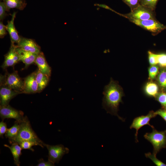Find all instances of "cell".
Instances as JSON below:
<instances>
[{
  "mask_svg": "<svg viewBox=\"0 0 166 166\" xmlns=\"http://www.w3.org/2000/svg\"><path fill=\"white\" fill-rule=\"evenodd\" d=\"M103 94L104 96L102 103L103 108L107 113L117 116L123 121V118L117 114L119 105L122 102L123 95L122 89L118 83L111 79L109 84L105 86Z\"/></svg>",
  "mask_w": 166,
  "mask_h": 166,
  "instance_id": "obj_1",
  "label": "cell"
},
{
  "mask_svg": "<svg viewBox=\"0 0 166 166\" xmlns=\"http://www.w3.org/2000/svg\"><path fill=\"white\" fill-rule=\"evenodd\" d=\"M20 128L18 133L14 138L9 140L10 144H19L24 140L33 142L43 148L45 143L37 136L32 129L30 122L26 116L24 117L23 120L19 122Z\"/></svg>",
  "mask_w": 166,
  "mask_h": 166,
  "instance_id": "obj_2",
  "label": "cell"
},
{
  "mask_svg": "<svg viewBox=\"0 0 166 166\" xmlns=\"http://www.w3.org/2000/svg\"><path fill=\"white\" fill-rule=\"evenodd\" d=\"M144 137L152 144L153 153L156 155L162 149L166 147V130L158 131L154 128L151 132L146 133Z\"/></svg>",
  "mask_w": 166,
  "mask_h": 166,
  "instance_id": "obj_3",
  "label": "cell"
},
{
  "mask_svg": "<svg viewBox=\"0 0 166 166\" xmlns=\"http://www.w3.org/2000/svg\"><path fill=\"white\" fill-rule=\"evenodd\" d=\"M128 20L136 25L150 32L153 35H156L166 30V25L160 23L156 19L143 20L133 19Z\"/></svg>",
  "mask_w": 166,
  "mask_h": 166,
  "instance_id": "obj_4",
  "label": "cell"
},
{
  "mask_svg": "<svg viewBox=\"0 0 166 166\" xmlns=\"http://www.w3.org/2000/svg\"><path fill=\"white\" fill-rule=\"evenodd\" d=\"M121 16L128 19H133L143 20L156 19L154 11L140 5L131 11L129 13L125 14H121Z\"/></svg>",
  "mask_w": 166,
  "mask_h": 166,
  "instance_id": "obj_5",
  "label": "cell"
},
{
  "mask_svg": "<svg viewBox=\"0 0 166 166\" xmlns=\"http://www.w3.org/2000/svg\"><path fill=\"white\" fill-rule=\"evenodd\" d=\"M44 146L48 151V160L54 163H58L63 156L69 152L68 148L61 144L51 145L45 143Z\"/></svg>",
  "mask_w": 166,
  "mask_h": 166,
  "instance_id": "obj_6",
  "label": "cell"
},
{
  "mask_svg": "<svg viewBox=\"0 0 166 166\" xmlns=\"http://www.w3.org/2000/svg\"><path fill=\"white\" fill-rule=\"evenodd\" d=\"M3 80L4 83L2 84L8 86L19 93H23L24 81L19 77L16 71L8 74L5 76Z\"/></svg>",
  "mask_w": 166,
  "mask_h": 166,
  "instance_id": "obj_7",
  "label": "cell"
},
{
  "mask_svg": "<svg viewBox=\"0 0 166 166\" xmlns=\"http://www.w3.org/2000/svg\"><path fill=\"white\" fill-rule=\"evenodd\" d=\"M156 116L155 112L151 111L146 115H142L136 117L134 119L130 128V129L134 128L136 129L135 136L137 142H138L137 135L139 129L146 125H149L152 128H154L153 126L150 124L149 121L151 119L155 117Z\"/></svg>",
  "mask_w": 166,
  "mask_h": 166,
  "instance_id": "obj_8",
  "label": "cell"
},
{
  "mask_svg": "<svg viewBox=\"0 0 166 166\" xmlns=\"http://www.w3.org/2000/svg\"><path fill=\"white\" fill-rule=\"evenodd\" d=\"M0 116L2 120L6 118L13 119L19 122L24 118V113L10 106L9 105L0 106Z\"/></svg>",
  "mask_w": 166,
  "mask_h": 166,
  "instance_id": "obj_9",
  "label": "cell"
},
{
  "mask_svg": "<svg viewBox=\"0 0 166 166\" xmlns=\"http://www.w3.org/2000/svg\"><path fill=\"white\" fill-rule=\"evenodd\" d=\"M16 48V45L11 44L9 51L5 55L4 61L1 66V67L3 69L13 66L20 61Z\"/></svg>",
  "mask_w": 166,
  "mask_h": 166,
  "instance_id": "obj_10",
  "label": "cell"
},
{
  "mask_svg": "<svg viewBox=\"0 0 166 166\" xmlns=\"http://www.w3.org/2000/svg\"><path fill=\"white\" fill-rule=\"evenodd\" d=\"M0 90V106L9 105L10 101L19 93L8 86L1 84Z\"/></svg>",
  "mask_w": 166,
  "mask_h": 166,
  "instance_id": "obj_11",
  "label": "cell"
},
{
  "mask_svg": "<svg viewBox=\"0 0 166 166\" xmlns=\"http://www.w3.org/2000/svg\"><path fill=\"white\" fill-rule=\"evenodd\" d=\"M38 86L34 72L26 77L24 80L23 93H38Z\"/></svg>",
  "mask_w": 166,
  "mask_h": 166,
  "instance_id": "obj_12",
  "label": "cell"
},
{
  "mask_svg": "<svg viewBox=\"0 0 166 166\" xmlns=\"http://www.w3.org/2000/svg\"><path fill=\"white\" fill-rule=\"evenodd\" d=\"M20 48L28 52L38 54L41 51L40 47L33 40L21 38L17 45Z\"/></svg>",
  "mask_w": 166,
  "mask_h": 166,
  "instance_id": "obj_13",
  "label": "cell"
},
{
  "mask_svg": "<svg viewBox=\"0 0 166 166\" xmlns=\"http://www.w3.org/2000/svg\"><path fill=\"white\" fill-rule=\"evenodd\" d=\"M16 14V12L13 13L11 15V20L8 22L6 26V30L9 34L12 44H14V43L18 44L21 39L18 34L14 24Z\"/></svg>",
  "mask_w": 166,
  "mask_h": 166,
  "instance_id": "obj_14",
  "label": "cell"
},
{
  "mask_svg": "<svg viewBox=\"0 0 166 166\" xmlns=\"http://www.w3.org/2000/svg\"><path fill=\"white\" fill-rule=\"evenodd\" d=\"M34 63L41 72L49 77L50 76L51 68L48 64L42 52H41L37 54Z\"/></svg>",
  "mask_w": 166,
  "mask_h": 166,
  "instance_id": "obj_15",
  "label": "cell"
},
{
  "mask_svg": "<svg viewBox=\"0 0 166 166\" xmlns=\"http://www.w3.org/2000/svg\"><path fill=\"white\" fill-rule=\"evenodd\" d=\"M16 49L20 61L25 64L26 68L34 63L37 54L25 51L17 45Z\"/></svg>",
  "mask_w": 166,
  "mask_h": 166,
  "instance_id": "obj_16",
  "label": "cell"
},
{
  "mask_svg": "<svg viewBox=\"0 0 166 166\" xmlns=\"http://www.w3.org/2000/svg\"><path fill=\"white\" fill-rule=\"evenodd\" d=\"M4 145L10 149L13 155L15 164L17 166H20L19 158L22 155L21 151L22 149L20 145L17 143H13L11 146L6 144Z\"/></svg>",
  "mask_w": 166,
  "mask_h": 166,
  "instance_id": "obj_17",
  "label": "cell"
},
{
  "mask_svg": "<svg viewBox=\"0 0 166 166\" xmlns=\"http://www.w3.org/2000/svg\"><path fill=\"white\" fill-rule=\"evenodd\" d=\"M36 79L38 84V93L41 92L47 86L49 77L41 72L38 69L35 72Z\"/></svg>",
  "mask_w": 166,
  "mask_h": 166,
  "instance_id": "obj_18",
  "label": "cell"
},
{
  "mask_svg": "<svg viewBox=\"0 0 166 166\" xmlns=\"http://www.w3.org/2000/svg\"><path fill=\"white\" fill-rule=\"evenodd\" d=\"M5 4L7 11L13 8H16L22 10L26 5V1L24 0H2Z\"/></svg>",
  "mask_w": 166,
  "mask_h": 166,
  "instance_id": "obj_19",
  "label": "cell"
},
{
  "mask_svg": "<svg viewBox=\"0 0 166 166\" xmlns=\"http://www.w3.org/2000/svg\"><path fill=\"white\" fill-rule=\"evenodd\" d=\"M158 87L155 83L150 82L148 83L145 87V91L148 95L156 97L158 93Z\"/></svg>",
  "mask_w": 166,
  "mask_h": 166,
  "instance_id": "obj_20",
  "label": "cell"
},
{
  "mask_svg": "<svg viewBox=\"0 0 166 166\" xmlns=\"http://www.w3.org/2000/svg\"><path fill=\"white\" fill-rule=\"evenodd\" d=\"M20 128V124L18 122L16 121L13 125L9 128H8L5 134L6 137L9 140L14 138L17 135Z\"/></svg>",
  "mask_w": 166,
  "mask_h": 166,
  "instance_id": "obj_21",
  "label": "cell"
},
{
  "mask_svg": "<svg viewBox=\"0 0 166 166\" xmlns=\"http://www.w3.org/2000/svg\"><path fill=\"white\" fill-rule=\"evenodd\" d=\"M159 0H139L140 5L155 11Z\"/></svg>",
  "mask_w": 166,
  "mask_h": 166,
  "instance_id": "obj_22",
  "label": "cell"
},
{
  "mask_svg": "<svg viewBox=\"0 0 166 166\" xmlns=\"http://www.w3.org/2000/svg\"><path fill=\"white\" fill-rule=\"evenodd\" d=\"M158 81L161 87L166 89V70H160L158 75Z\"/></svg>",
  "mask_w": 166,
  "mask_h": 166,
  "instance_id": "obj_23",
  "label": "cell"
},
{
  "mask_svg": "<svg viewBox=\"0 0 166 166\" xmlns=\"http://www.w3.org/2000/svg\"><path fill=\"white\" fill-rule=\"evenodd\" d=\"M145 156L148 158L150 159L157 166H166V164L158 160L156 157V155L150 152H148L145 154Z\"/></svg>",
  "mask_w": 166,
  "mask_h": 166,
  "instance_id": "obj_24",
  "label": "cell"
},
{
  "mask_svg": "<svg viewBox=\"0 0 166 166\" xmlns=\"http://www.w3.org/2000/svg\"><path fill=\"white\" fill-rule=\"evenodd\" d=\"M19 144L22 149H29L32 151H34V149L32 148V146L37 145L35 143L27 140H24L20 142Z\"/></svg>",
  "mask_w": 166,
  "mask_h": 166,
  "instance_id": "obj_25",
  "label": "cell"
},
{
  "mask_svg": "<svg viewBox=\"0 0 166 166\" xmlns=\"http://www.w3.org/2000/svg\"><path fill=\"white\" fill-rule=\"evenodd\" d=\"M159 71V68L156 65H151L148 69L149 77L150 79H153L157 74Z\"/></svg>",
  "mask_w": 166,
  "mask_h": 166,
  "instance_id": "obj_26",
  "label": "cell"
},
{
  "mask_svg": "<svg viewBox=\"0 0 166 166\" xmlns=\"http://www.w3.org/2000/svg\"><path fill=\"white\" fill-rule=\"evenodd\" d=\"M130 8L131 11L140 5L139 0H122Z\"/></svg>",
  "mask_w": 166,
  "mask_h": 166,
  "instance_id": "obj_27",
  "label": "cell"
},
{
  "mask_svg": "<svg viewBox=\"0 0 166 166\" xmlns=\"http://www.w3.org/2000/svg\"><path fill=\"white\" fill-rule=\"evenodd\" d=\"M148 60L151 65L158 64L157 54L152 53L150 51L148 52Z\"/></svg>",
  "mask_w": 166,
  "mask_h": 166,
  "instance_id": "obj_28",
  "label": "cell"
},
{
  "mask_svg": "<svg viewBox=\"0 0 166 166\" xmlns=\"http://www.w3.org/2000/svg\"><path fill=\"white\" fill-rule=\"evenodd\" d=\"M156 100L164 107L166 106V93H158L156 97Z\"/></svg>",
  "mask_w": 166,
  "mask_h": 166,
  "instance_id": "obj_29",
  "label": "cell"
},
{
  "mask_svg": "<svg viewBox=\"0 0 166 166\" xmlns=\"http://www.w3.org/2000/svg\"><path fill=\"white\" fill-rule=\"evenodd\" d=\"M158 64L163 67H166V53L157 54Z\"/></svg>",
  "mask_w": 166,
  "mask_h": 166,
  "instance_id": "obj_30",
  "label": "cell"
},
{
  "mask_svg": "<svg viewBox=\"0 0 166 166\" xmlns=\"http://www.w3.org/2000/svg\"><path fill=\"white\" fill-rule=\"evenodd\" d=\"M7 11L6 6L4 2H0V19L3 20L6 15V11Z\"/></svg>",
  "mask_w": 166,
  "mask_h": 166,
  "instance_id": "obj_31",
  "label": "cell"
},
{
  "mask_svg": "<svg viewBox=\"0 0 166 166\" xmlns=\"http://www.w3.org/2000/svg\"><path fill=\"white\" fill-rule=\"evenodd\" d=\"M7 129L6 123L4 122L2 120L0 122V136L1 137H3V135L4 134H5Z\"/></svg>",
  "mask_w": 166,
  "mask_h": 166,
  "instance_id": "obj_32",
  "label": "cell"
},
{
  "mask_svg": "<svg viewBox=\"0 0 166 166\" xmlns=\"http://www.w3.org/2000/svg\"><path fill=\"white\" fill-rule=\"evenodd\" d=\"M37 166H53L54 163L49 160L45 161L43 159H41L38 161V164Z\"/></svg>",
  "mask_w": 166,
  "mask_h": 166,
  "instance_id": "obj_33",
  "label": "cell"
},
{
  "mask_svg": "<svg viewBox=\"0 0 166 166\" xmlns=\"http://www.w3.org/2000/svg\"><path fill=\"white\" fill-rule=\"evenodd\" d=\"M6 26L3 24L2 22H0V37L3 38L7 34Z\"/></svg>",
  "mask_w": 166,
  "mask_h": 166,
  "instance_id": "obj_34",
  "label": "cell"
},
{
  "mask_svg": "<svg viewBox=\"0 0 166 166\" xmlns=\"http://www.w3.org/2000/svg\"><path fill=\"white\" fill-rule=\"evenodd\" d=\"M155 114L161 116L166 122V109H159L155 112Z\"/></svg>",
  "mask_w": 166,
  "mask_h": 166,
  "instance_id": "obj_35",
  "label": "cell"
},
{
  "mask_svg": "<svg viewBox=\"0 0 166 166\" xmlns=\"http://www.w3.org/2000/svg\"><path fill=\"white\" fill-rule=\"evenodd\" d=\"M97 5L99 7H101L103 8H105V9L109 10H111L112 11H113L116 13H117L118 14H119L120 13H118L115 10H113L110 7H109V6L104 5V4H97Z\"/></svg>",
  "mask_w": 166,
  "mask_h": 166,
  "instance_id": "obj_36",
  "label": "cell"
},
{
  "mask_svg": "<svg viewBox=\"0 0 166 166\" xmlns=\"http://www.w3.org/2000/svg\"><path fill=\"white\" fill-rule=\"evenodd\" d=\"M164 109H166V106L164 107Z\"/></svg>",
  "mask_w": 166,
  "mask_h": 166,
  "instance_id": "obj_37",
  "label": "cell"
}]
</instances>
